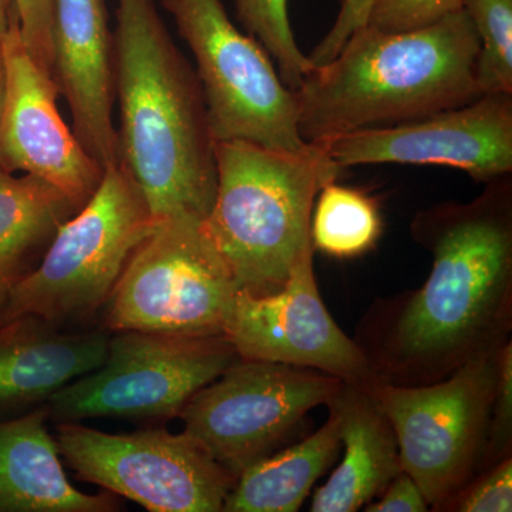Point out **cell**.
Here are the masks:
<instances>
[{
  "instance_id": "cell-5",
  "label": "cell",
  "mask_w": 512,
  "mask_h": 512,
  "mask_svg": "<svg viewBox=\"0 0 512 512\" xmlns=\"http://www.w3.org/2000/svg\"><path fill=\"white\" fill-rule=\"evenodd\" d=\"M156 225L146 198L121 164L64 221L39 264L10 292L0 323L36 315L63 329H89L128 259Z\"/></svg>"
},
{
  "instance_id": "cell-7",
  "label": "cell",
  "mask_w": 512,
  "mask_h": 512,
  "mask_svg": "<svg viewBox=\"0 0 512 512\" xmlns=\"http://www.w3.org/2000/svg\"><path fill=\"white\" fill-rule=\"evenodd\" d=\"M239 291L202 221H156L100 313L109 332L224 336Z\"/></svg>"
},
{
  "instance_id": "cell-12",
  "label": "cell",
  "mask_w": 512,
  "mask_h": 512,
  "mask_svg": "<svg viewBox=\"0 0 512 512\" xmlns=\"http://www.w3.org/2000/svg\"><path fill=\"white\" fill-rule=\"evenodd\" d=\"M313 251V244L303 249L278 292L238 291L224 336L241 359L308 367L357 386L377 382L363 350L336 325L320 298Z\"/></svg>"
},
{
  "instance_id": "cell-23",
  "label": "cell",
  "mask_w": 512,
  "mask_h": 512,
  "mask_svg": "<svg viewBox=\"0 0 512 512\" xmlns=\"http://www.w3.org/2000/svg\"><path fill=\"white\" fill-rule=\"evenodd\" d=\"M239 22L278 63L279 77L296 92L312 70L296 43L288 15V0H235Z\"/></svg>"
},
{
  "instance_id": "cell-28",
  "label": "cell",
  "mask_w": 512,
  "mask_h": 512,
  "mask_svg": "<svg viewBox=\"0 0 512 512\" xmlns=\"http://www.w3.org/2000/svg\"><path fill=\"white\" fill-rule=\"evenodd\" d=\"M375 0H342L338 16L329 32L322 37V40L308 56L312 67H319L330 62L348 42L349 37L357 29L363 28L369 19Z\"/></svg>"
},
{
  "instance_id": "cell-8",
  "label": "cell",
  "mask_w": 512,
  "mask_h": 512,
  "mask_svg": "<svg viewBox=\"0 0 512 512\" xmlns=\"http://www.w3.org/2000/svg\"><path fill=\"white\" fill-rule=\"evenodd\" d=\"M503 348L440 382L365 386L392 424L403 471L419 485L430 511H439L480 471Z\"/></svg>"
},
{
  "instance_id": "cell-6",
  "label": "cell",
  "mask_w": 512,
  "mask_h": 512,
  "mask_svg": "<svg viewBox=\"0 0 512 512\" xmlns=\"http://www.w3.org/2000/svg\"><path fill=\"white\" fill-rule=\"evenodd\" d=\"M239 359L225 336L117 330L97 369L66 384L45 404L49 420L117 419L157 424Z\"/></svg>"
},
{
  "instance_id": "cell-31",
  "label": "cell",
  "mask_w": 512,
  "mask_h": 512,
  "mask_svg": "<svg viewBox=\"0 0 512 512\" xmlns=\"http://www.w3.org/2000/svg\"><path fill=\"white\" fill-rule=\"evenodd\" d=\"M6 94V69L5 60H3L2 46H0V117H2L3 104H5Z\"/></svg>"
},
{
  "instance_id": "cell-21",
  "label": "cell",
  "mask_w": 512,
  "mask_h": 512,
  "mask_svg": "<svg viewBox=\"0 0 512 512\" xmlns=\"http://www.w3.org/2000/svg\"><path fill=\"white\" fill-rule=\"evenodd\" d=\"M313 205V248L338 259L357 258L375 248L383 218L372 195L333 181L319 191Z\"/></svg>"
},
{
  "instance_id": "cell-20",
  "label": "cell",
  "mask_w": 512,
  "mask_h": 512,
  "mask_svg": "<svg viewBox=\"0 0 512 512\" xmlns=\"http://www.w3.org/2000/svg\"><path fill=\"white\" fill-rule=\"evenodd\" d=\"M342 453L338 414L312 436L281 448L245 470L229 491L222 512H296L313 485L328 473Z\"/></svg>"
},
{
  "instance_id": "cell-18",
  "label": "cell",
  "mask_w": 512,
  "mask_h": 512,
  "mask_svg": "<svg viewBox=\"0 0 512 512\" xmlns=\"http://www.w3.org/2000/svg\"><path fill=\"white\" fill-rule=\"evenodd\" d=\"M326 406L338 414L345 456L313 494L311 511H359L403 470L396 434L365 386L343 382Z\"/></svg>"
},
{
  "instance_id": "cell-30",
  "label": "cell",
  "mask_w": 512,
  "mask_h": 512,
  "mask_svg": "<svg viewBox=\"0 0 512 512\" xmlns=\"http://www.w3.org/2000/svg\"><path fill=\"white\" fill-rule=\"evenodd\" d=\"M18 16L13 0H0V40L8 32L10 23Z\"/></svg>"
},
{
  "instance_id": "cell-19",
  "label": "cell",
  "mask_w": 512,
  "mask_h": 512,
  "mask_svg": "<svg viewBox=\"0 0 512 512\" xmlns=\"http://www.w3.org/2000/svg\"><path fill=\"white\" fill-rule=\"evenodd\" d=\"M83 204L55 185L0 168V313L10 292L39 264L64 221Z\"/></svg>"
},
{
  "instance_id": "cell-14",
  "label": "cell",
  "mask_w": 512,
  "mask_h": 512,
  "mask_svg": "<svg viewBox=\"0 0 512 512\" xmlns=\"http://www.w3.org/2000/svg\"><path fill=\"white\" fill-rule=\"evenodd\" d=\"M0 46L6 69L0 168L42 178L84 204L99 187L104 170L63 120L55 79L29 52L18 16Z\"/></svg>"
},
{
  "instance_id": "cell-1",
  "label": "cell",
  "mask_w": 512,
  "mask_h": 512,
  "mask_svg": "<svg viewBox=\"0 0 512 512\" xmlns=\"http://www.w3.org/2000/svg\"><path fill=\"white\" fill-rule=\"evenodd\" d=\"M410 229L433 256L429 278L373 303L355 336L377 380L400 386L440 382L511 339V174L420 211Z\"/></svg>"
},
{
  "instance_id": "cell-27",
  "label": "cell",
  "mask_w": 512,
  "mask_h": 512,
  "mask_svg": "<svg viewBox=\"0 0 512 512\" xmlns=\"http://www.w3.org/2000/svg\"><path fill=\"white\" fill-rule=\"evenodd\" d=\"M20 33L29 52L47 72H53L55 0H13Z\"/></svg>"
},
{
  "instance_id": "cell-9",
  "label": "cell",
  "mask_w": 512,
  "mask_h": 512,
  "mask_svg": "<svg viewBox=\"0 0 512 512\" xmlns=\"http://www.w3.org/2000/svg\"><path fill=\"white\" fill-rule=\"evenodd\" d=\"M190 47L214 141L302 151L298 100L264 47L239 32L221 0H163Z\"/></svg>"
},
{
  "instance_id": "cell-17",
  "label": "cell",
  "mask_w": 512,
  "mask_h": 512,
  "mask_svg": "<svg viewBox=\"0 0 512 512\" xmlns=\"http://www.w3.org/2000/svg\"><path fill=\"white\" fill-rule=\"evenodd\" d=\"M46 406L0 420V512H116L119 495L87 494L66 476Z\"/></svg>"
},
{
  "instance_id": "cell-2",
  "label": "cell",
  "mask_w": 512,
  "mask_h": 512,
  "mask_svg": "<svg viewBox=\"0 0 512 512\" xmlns=\"http://www.w3.org/2000/svg\"><path fill=\"white\" fill-rule=\"evenodd\" d=\"M114 96L120 164L156 221H205L217 192L215 141L200 80L178 50L154 0H117Z\"/></svg>"
},
{
  "instance_id": "cell-15",
  "label": "cell",
  "mask_w": 512,
  "mask_h": 512,
  "mask_svg": "<svg viewBox=\"0 0 512 512\" xmlns=\"http://www.w3.org/2000/svg\"><path fill=\"white\" fill-rule=\"evenodd\" d=\"M53 79L73 133L103 170L120 164L113 123L114 45L106 0H55Z\"/></svg>"
},
{
  "instance_id": "cell-11",
  "label": "cell",
  "mask_w": 512,
  "mask_h": 512,
  "mask_svg": "<svg viewBox=\"0 0 512 512\" xmlns=\"http://www.w3.org/2000/svg\"><path fill=\"white\" fill-rule=\"evenodd\" d=\"M55 437L76 478L151 512H222L237 481L184 431L151 426L111 434L63 421L55 423Z\"/></svg>"
},
{
  "instance_id": "cell-29",
  "label": "cell",
  "mask_w": 512,
  "mask_h": 512,
  "mask_svg": "<svg viewBox=\"0 0 512 512\" xmlns=\"http://www.w3.org/2000/svg\"><path fill=\"white\" fill-rule=\"evenodd\" d=\"M363 510L366 512H426L430 511V505L416 481L402 470L387 484L379 500H373Z\"/></svg>"
},
{
  "instance_id": "cell-16",
  "label": "cell",
  "mask_w": 512,
  "mask_h": 512,
  "mask_svg": "<svg viewBox=\"0 0 512 512\" xmlns=\"http://www.w3.org/2000/svg\"><path fill=\"white\" fill-rule=\"evenodd\" d=\"M110 332L63 329L36 315L0 323V420L45 406L53 394L103 363Z\"/></svg>"
},
{
  "instance_id": "cell-26",
  "label": "cell",
  "mask_w": 512,
  "mask_h": 512,
  "mask_svg": "<svg viewBox=\"0 0 512 512\" xmlns=\"http://www.w3.org/2000/svg\"><path fill=\"white\" fill-rule=\"evenodd\" d=\"M512 456V342L501 350L500 375L480 471ZM478 471V473H480Z\"/></svg>"
},
{
  "instance_id": "cell-22",
  "label": "cell",
  "mask_w": 512,
  "mask_h": 512,
  "mask_svg": "<svg viewBox=\"0 0 512 512\" xmlns=\"http://www.w3.org/2000/svg\"><path fill=\"white\" fill-rule=\"evenodd\" d=\"M480 39L476 79L481 94L512 93V0H461Z\"/></svg>"
},
{
  "instance_id": "cell-25",
  "label": "cell",
  "mask_w": 512,
  "mask_h": 512,
  "mask_svg": "<svg viewBox=\"0 0 512 512\" xmlns=\"http://www.w3.org/2000/svg\"><path fill=\"white\" fill-rule=\"evenodd\" d=\"M461 9V0H375L367 25L384 32L424 28Z\"/></svg>"
},
{
  "instance_id": "cell-13",
  "label": "cell",
  "mask_w": 512,
  "mask_h": 512,
  "mask_svg": "<svg viewBox=\"0 0 512 512\" xmlns=\"http://www.w3.org/2000/svg\"><path fill=\"white\" fill-rule=\"evenodd\" d=\"M322 144L342 170L365 164L446 165L491 183L512 173V93L481 94L423 119L353 131Z\"/></svg>"
},
{
  "instance_id": "cell-4",
  "label": "cell",
  "mask_w": 512,
  "mask_h": 512,
  "mask_svg": "<svg viewBox=\"0 0 512 512\" xmlns=\"http://www.w3.org/2000/svg\"><path fill=\"white\" fill-rule=\"evenodd\" d=\"M217 192L205 232L239 291L262 296L284 288L312 244L313 205L340 171L322 143L302 151L248 141H215Z\"/></svg>"
},
{
  "instance_id": "cell-10",
  "label": "cell",
  "mask_w": 512,
  "mask_h": 512,
  "mask_svg": "<svg viewBox=\"0 0 512 512\" xmlns=\"http://www.w3.org/2000/svg\"><path fill=\"white\" fill-rule=\"evenodd\" d=\"M342 380L319 370L239 359L202 387L178 419L235 478L284 448L311 410L328 404Z\"/></svg>"
},
{
  "instance_id": "cell-3",
  "label": "cell",
  "mask_w": 512,
  "mask_h": 512,
  "mask_svg": "<svg viewBox=\"0 0 512 512\" xmlns=\"http://www.w3.org/2000/svg\"><path fill=\"white\" fill-rule=\"evenodd\" d=\"M480 39L463 9L424 28L357 29L330 62L312 67L296 90L306 143L423 119L481 96Z\"/></svg>"
},
{
  "instance_id": "cell-24",
  "label": "cell",
  "mask_w": 512,
  "mask_h": 512,
  "mask_svg": "<svg viewBox=\"0 0 512 512\" xmlns=\"http://www.w3.org/2000/svg\"><path fill=\"white\" fill-rule=\"evenodd\" d=\"M439 511L511 512L512 456L477 473Z\"/></svg>"
}]
</instances>
